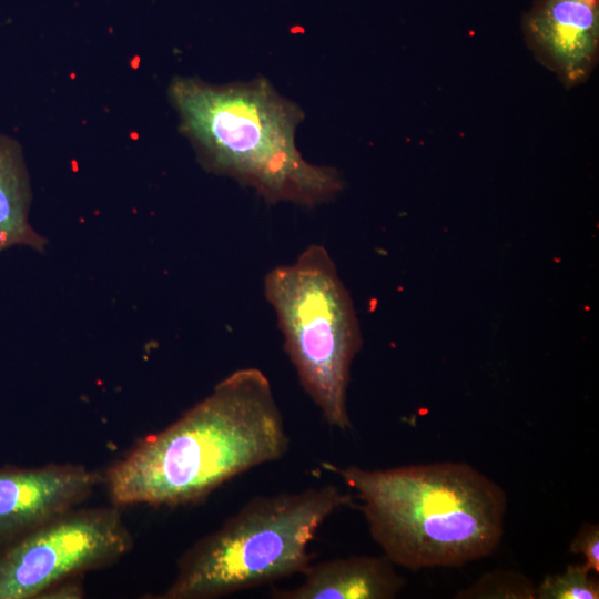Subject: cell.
Here are the masks:
<instances>
[{
  "instance_id": "6da1fadb",
  "label": "cell",
  "mask_w": 599,
  "mask_h": 599,
  "mask_svg": "<svg viewBox=\"0 0 599 599\" xmlns=\"http://www.w3.org/2000/svg\"><path fill=\"white\" fill-rule=\"evenodd\" d=\"M288 446L268 378L257 368H242L174 423L141 439L102 480L118 507L194 505L232 478L278 460Z\"/></svg>"
},
{
  "instance_id": "7a4b0ae2",
  "label": "cell",
  "mask_w": 599,
  "mask_h": 599,
  "mask_svg": "<svg viewBox=\"0 0 599 599\" xmlns=\"http://www.w3.org/2000/svg\"><path fill=\"white\" fill-rule=\"evenodd\" d=\"M324 467L355 490L370 537L395 566L460 567L491 555L501 542L506 493L467 463Z\"/></svg>"
},
{
  "instance_id": "3957f363",
  "label": "cell",
  "mask_w": 599,
  "mask_h": 599,
  "mask_svg": "<svg viewBox=\"0 0 599 599\" xmlns=\"http://www.w3.org/2000/svg\"><path fill=\"white\" fill-rule=\"evenodd\" d=\"M181 130L202 164L268 202L314 206L343 187L332 166L307 162L295 143L302 109L264 78L211 84L176 77L169 88Z\"/></svg>"
},
{
  "instance_id": "277c9868",
  "label": "cell",
  "mask_w": 599,
  "mask_h": 599,
  "mask_svg": "<svg viewBox=\"0 0 599 599\" xmlns=\"http://www.w3.org/2000/svg\"><path fill=\"white\" fill-rule=\"evenodd\" d=\"M351 502L335 485L256 496L193 544L160 599H215L302 573L324 521Z\"/></svg>"
},
{
  "instance_id": "5b68a950",
  "label": "cell",
  "mask_w": 599,
  "mask_h": 599,
  "mask_svg": "<svg viewBox=\"0 0 599 599\" xmlns=\"http://www.w3.org/2000/svg\"><path fill=\"white\" fill-rule=\"evenodd\" d=\"M264 295L302 387L329 426L349 429L347 387L362 341L351 297L327 250L309 245L292 264L271 270Z\"/></svg>"
},
{
  "instance_id": "8992f818",
  "label": "cell",
  "mask_w": 599,
  "mask_h": 599,
  "mask_svg": "<svg viewBox=\"0 0 599 599\" xmlns=\"http://www.w3.org/2000/svg\"><path fill=\"white\" fill-rule=\"evenodd\" d=\"M132 546L120 507L72 508L0 547V599H34L50 587L116 562Z\"/></svg>"
},
{
  "instance_id": "52a82bcc",
  "label": "cell",
  "mask_w": 599,
  "mask_h": 599,
  "mask_svg": "<svg viewBox=\"0 0 599 599\" xmlns=\"http://www.w3.org/2000/svg\"><path fill=\"white\" fill-rule=\"evenodd\" d=\"M102 476L78 464L0 468V547L82 504Z\"/></svg>"
},
{
  "instance_id": "ba28073f",
  "label": "cell",
  "mask_w": 599,
  "mask_h": 599,
  "mask_svg": "<svg viewBox=\"0 0 599 599\" xmlns=\"http://www.w3.org/2000/svg\"><path fill=\"white\" fill-rule=\"evenodd\" d=\"M527 40L566 84L583 81L596 64L599 0H539L526 14Z\"/></svg>"
},
{
  "instance_id": "9c48e42d",
  "label": "cell",
  "mask_w": 599,
  "mask_h": 599,
  "mask_svg": "<svg viewBox=\"0 0 599 599\" xmlns=\"http://www.w3.org/2000/svg\"><path fill=\"white\" fill-rule=\"evenodd\" d=\"M385 556H349L309 564L303 582L292 589H273L274 599H393L405 579Z\"/></svg>"
},
{
  "instance_id": "30bf717a",
  "label": "cell",
  "mask_w": 599,
  "mask_h": 599,
  "mask_svg": "<svg viewBox=\"0 0 599 599\" xmlns=\"http://www.w3.org/2000/svg\"><path fill=\"white\" fill-rule=\"evenodd\" d=\"M31 187L19 145L0 136V255L14 246L43 252L48 243L29 222Z\"/></svg>"
},
{
  "instance_id": "8fae6325",
  "label": "cell",
  "mask_w": 599,
  "mask_h": 599,
  "mask_svg": "<svg viewBox=\"0 0 599 599\" xmlns=\"http://www.w3.org/2000/svg\"><path fill=\"white\" fill-rule=\"evenodd\" d=\"M460 599H536V586L526 576L510 570L483 575L474 585L460 590Z\"/></svg>"
},
{
  "instance_id": "7c38bea8",
  "label": "cell",
  "mask_w": 599,
  "mask_h": 599,
  "mask_svg": "<svg viewBox=\"0 0 599 599\" xmlns=\"http://www.w3.org/2000/svg\"><path fill=\"white\" fill-rule=\"evenodd\" d=\"M583 565H569L536 586V599H598L599 582Z\"/></svg>"
},
{
  "instance_id": "4fadbf2b",
  "label": "cell",
  "mask_w": 599,
  "mask_h": 599,
  "mask_svg": "<svg viewBox=\"0 0 599 599\" xmlns=\"http://www.w3.org/2000/svg\"><path fill=\"white\" fill-rule=\"evenodd\" d=\"M569 551L581 554L583 566L592 572H599V525L585 522L571 540Z\"/></svg>"
},
{
  "instance_id": "5bb4252c",
  "label": "cell",
  "mask_w": 599,
  "mask_h": 599,
  "mask_svg": "<svg viewBox=\"0 0 599 599\" xmlns=\"http://www.w3.org/2000/svg\"><path fill=\"white\" fill-rule=\"evenodd\" d=\"M75 578L63 580L50 587L40 598H81L83 589Z\"/></svg>"
}]
</instances>
